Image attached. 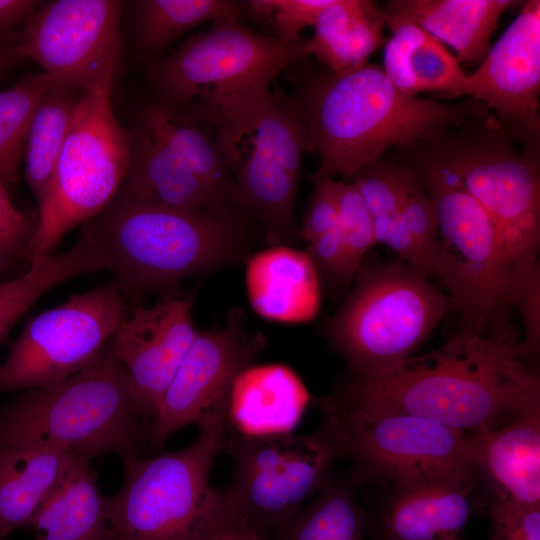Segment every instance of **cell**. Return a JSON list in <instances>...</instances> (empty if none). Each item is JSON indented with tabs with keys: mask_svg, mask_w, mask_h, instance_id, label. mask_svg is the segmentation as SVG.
Returning <instances> with one entry per match:
<instances>
[{
	"mask_svg": "<svg viewBox=\"0 0 540 540\" xmlns=\"http://www.w3.org/2000/svg\"><path fill=\"white\" fill-rule=\"evenodd\" d=\"M283 74L302 112L306 150L319 157L312 182L337 176L351 181L391 148L419 145L489 113L472 98L449 103L408 96L368 61L333 72L306 59Z\"/></svg>",
	"mask_w": 540,
	"mask_h": 540,
	"instance_id": "obj_1",
	"label": "cell"
},
{
	"mask_svg": "<svg viewBox=\"0 0 540 540\" xmlns=\"http://www.w3.org/2000/svg\"><path fill=\"white\" fill-rule=\"evenodd\" d=\"M517 341L459 333L397 368L354 376L329 397L380 411L407 413L463 433H484L540 411V380Z\"/></svg>",
	"mask_w": 540,
	"mask_h": 540,
	"instance_id": "obj_2",
	"label": "cell"
},
{
	"mask_svg": "<svg viewBox=\"0 0 540 540\" xmlns=\"http://www.w3.org/2000/svg\"><path fill=\"white\" fill-rule=\"evenodd\" d=\"M436 214L433 270L461 320L459 333L516 341L509 318L516 287L538 260L520 258L456 176L420 146L400 149Z\"/></svg>",
	"mask_w": 540,
	"mask_h": 540,
	"instance_id": "obj_3",
	"label": "cell"
},
{
	"mask_svg": "<svg viewBox=\"0 0 540 540\" xmlns=\"http://www.w3.org/2000/svg\"><path fill=\"white\" fill-rule=\"evenodd\" d=\"M244 217L237 209L190 212L148 205L118 191L81 231L97 247L124 298L137 301L243 259Z\"/></svg>",
	"mask_w": 540,
	"mask_h": 540,
	"instance_id": "obj_4",
	"label": "cell"
},
{
	"mask_svg": "<svg viewBox=\"0 0 540 540\" xmlns=\"http://www.w3.org/2000/svg\"><path fill=\"white\" fill-rule=\"evenodd\" d=\"M151 426L132 402L110 340L81 371L0 406V445H49L90 460L114 455L124 466L141 458Z\"/></svg>",
	"mask_w": 540,
	"mask_h": 540,
	"instance_id": "obj_5",
	"label": "cell"
},
{
	"mask_svg": "<svg viewBox=\"0 0 540 540\" xmlns=\"http://www.w3.org/2000/svg\"><path fill=\"white\" fill-rule=\"evenodd\" d=\"M231 176L233 206L259 221L273 246L301 240L294 219L306 131L293 95L278 86L237 103L209 123Z\"/></svg>",
	"mask_w": 540,
	"mask_h": 540,
	"instance_id": "obj_6",
	"label": "cell"
},
{
	"mask_svg": "<svg viewBox=\"0 0 540 540\" xmlns=\"http://www.w3.org/2000/svg\"><path fill=\"white\" fill-rule=\"evenodd\" d=\"M225 410L204 415L187 447L126 465L121 489L105 496L114 540H202L220 500L209 485L226 449Z\"/></svg>",
	"mask_w": 540,
	"mask_h": 540,
	"instance_id": "obj_7",
	"label": "cell"
},
{
	"mask_svg": "<svg viewBox=\"0 0 540 540\" xmlns=\"http://www.w3.org/2000/svg\"><path fill=\"white\" fill-rule=\"evenodd\" d=\"M308 58L307 39L286 43L225 17L156 62L149 75L158 98L208 123Z\"/></svg>",
	"mask_w": 540,
	"mask_h": 540,
	"instance_id": "obj_8",
	"label": "cell"
},
{
	"mask_svg": "<svg viewBox=\"0 0 540 540\" xmlns=\"http://www.w3.org/2000/svg\"><path fill=\"white\" fill-rule=\"evenodd\" d=\"M353 280L327 332L354 376L400 366L452 310L450 298L408 263L361 265Z\"/></svg>",
	"mask_w": 540,
	"mask_h": 540,
	"instance_id": "obj_9",
	"label": "cell"
},
{
	"mask_svg": "<svg viewBox=\"0 0 540 540\" xmlns=\"http://www.w3.org/2000/svg\"><path fill=\"white\" fill-rule=\"evenodd\" d=\"M130 134L121 193L181 211L235 209L232 179L207 123L157 98L140 111Z\"/></svg>",
	"mask_w": 540,
	"mask_h": 540,
	"instance_id": "obj_10",
	"label": "cell"
},
{
	"mask_svg": "<svg viewBox=\"0 0 540 540\" xmlns=\"http://www.w3.org/2000/svg\"><path fill=\"white\" fill-rule=\"evenodd\" d=\"M322 426L333 438L340 458L361 486L381 488L412 481L458 477L479 479L469 433L423 417L373 410L324 397Z\"/></svg>",
	"mask_w": 540,
	"mask_h": 540,
	"instance_id": "obj_11",
	"label": "cell"
},
{
	"mask_svg": "<svg viewBox=\"0 0 540 540\" xmlns=\"http://www.w3.org/2000/svg\"><path fill=\"white\" fill-rule=\"evenodd\" d=\"M112 80L83 91L46 195L39 207L28 262L51 254L63 236L100 214L125 177L131 134L112 108Z\"/></svg>",
	"mask_w": 540,
	"mask_h": 540,
	"instance_id": "obj_12",
	"label": "cell"
},
{
	"mask_svg": "<svg viewBox=\"0 0 540 540\" xmlns=\"http://www.w3.org/2000/svg\"><path fill=\"white\" fill-rule=\"evenodd\" d=\"M447 167L485 209L511 249L537 259L539 150L519 143L487 113L419 144Z\"/></svg>",
	"mask_w": 540,
	"mask_h": 540,
	"instance_id": "obj_13",
	"label": "cell"
},
{
	"mask_svg": "<svg viewBox=\"0 0 540 540\" xmlns=\"http://www.w3.org/2000/svg\"><path fill=\"white\" fill-rule=\"evenodd\" d=\"M225 451L235 467L232 483L221 490L223 498L261 535L294 518L326 485L340 458L322 425L308 435L249 437L228 432Z\"/></svg>",
	"mask_w": 540,
	"mask_h": 540,
	"instance_id": "obj_14",
	"label": "cell"
},
{
	"mask_svg": "<svg viewBox=\"0 0 540 540\" xmlns=\"http://www.w3.org/2000/svg\"><path fill=\"white\" fill-rule=\"evenodd\" d=\"M124 313L125 298L112 279L33 317L0 364V395L49 386L81 371Z\"/></svg>",
	"mask_w": 540,
	"mask_h": 540,
	"instance_id": "obj_15",
	"label": "cell"
},
{
	"mask_svg": "<svg viewBox=\"0 0 540 540\" xmlns=\"http://www.w3.org/2000/svg\"><path fill=\"white\" fill-rule=\"evenodd\" d=\"M122 7L115 0L50 1L19 30L12 48L40 64L53 82L89 90L115 75Z\"/></svg>",
	"mask_w": 540,
	"mask_h": 540,
	"instance_id": "obj_16",
	"label": "cell"
},
{
	"mask_svg": "<svg viewBox=\"0 0 540 540\" xmlns=\"http://www.w3.org/2000/svg\"><path fill=\"white\" fill-rule=\"evenodd\" d=\"M265 344L263 334L248 329L239 309L230 312L223 327L197 331L160 398L150 445L161 448L172 434L204 415L226 411L235 379L254 365Z\"/></svg>",
	"mask_w": 540,
	"mask_h": 540,
	"instance_id": "obj_17",
	"label": "cell"
},
{
	"mask_svg": "<svg viewBox=\"0 0 540 540\" xmlns=\"http://www.w3.org/2000/svg\"><path fill=\"white\" fill-rule=\"evenodd\" d=\"M540 1L528 0L478 69L462 96L480 101L499 126L527 148L540 140Z\"/></svg>",
	"mask_w": 540,
	"mask_h": 540,
	"instance_id": "obj_18",
	"label": "cell"
},
{
	"mask_svg": "<svg viewBox=\"0 0 540 540\" xmlns=\"http://www.w3.org/2000/svg\"><path fill=\"white\" fill-rule=\"evenodd\" d=\"M197 334L191 300L168 297L124 313L112 338L138 413L154 420L162 394Z\"/></svg>",
	"mask_w": 540,
	"mask_h": 540,
	"instance_id": "obj_19",
	"label": "cell"
},
{
	"mask_svg": "<svg viewBox=\"0 0 540 540\" xmlns=\"http://www.w3.org/2000/svg\"><path fill=\"white\" fill-rule=\"evenodd\" d=\"M478 479L430 478L384 488L367 512L366 540H448L460 537L478 507Z\"/></svg>",
	"mask_w": 540,
	"mask_h": 540,
	"instance_id": "obj_20",
	"label": "cell"
},
{
	"mask_svg": "<svg viewBox=\"0 0 540 540\" xmlns=\"http://www.w3.org/2000/svg\"><path fill=\"white\" fill-rule=\"evenodd\" d=\"M310 400L288 366L252 365L232 385L225 413L228 432L249 437L293 433Z\"/></svg>",
	"mask_w": 540,
	"mask_h": 540,
	"instance_id": "obj_21",
	"label": "cell"
},
{
	"mask_svg": "<svg viewBox=\"0 0 540 540\" xmlns=\"http://www.w3.org/2000/svg\"><path fill=\"white\" fill-rule=\"evenodd\" d=\"M469 439L479 474L492 487L491 500L540 506V411L469 433Z\"/></svg>",
	"mask_w": 540,
	"mask_h": 540,
	"instance_id": "obj_22",
	"label": "cell"
},
{
	"mask_svg": "<svg viewBox=\"0 0 540 540\" xmlns=\"http://www.w3.org/2000/svg\"><path fill=\"white\" fill-rule=\"evenodd\" d=\"M245 284L252 309L263 318L301 323L319 311V275L308 255L290 246H272L252 255Z\"/></svg>",
	"mask_w": 540,
	"mask_h": 540,
	"instance_id": "obj_23",
	"label": "cell"
},
{
	"mask_svg": "<svg viewBox=\"0 0 540 540\" xmlns=\"http://www.w3.org/2000/svg\"><path fill=\"white\" fill-rule=\"evenodd\" d=\"M519 4L512 0H392L383 9L388 28L416 24L450 45L459 62L481 63L501 15Z\"/></svg>",
	"mask_w": 540,
	"mask_h": 540,
	"instance_id": "obj_24",
	"label": "cell"
},
{
	"mask_svg": "<svg viewBox=\"0 0 540 540\" xmlns=\"http://www.w3.org/2000/svg\"><path fill=\"white\" fill-rule=\"evenodd\" d=\"M72 453L41 444L0 445V540L30 526Z\"/></svg>",
	"mask_w": 540,
	"mask_h": 540,
	"instance_id": "obj_25",
	"label": "cell"
},
{
	"mask_svg": "<svg viewBox=\"0 0 540 540\" xmlns=\"http://www.w3.org/2000/svg\"><path fill=\"white\" fill-rule=\"evenodd\" d=\"M90 459L72 454L30 526L34 540H114Z\"/></svg>",
	"mask_w": 540,
	"mask_h": 540,
	"instance_id": "obj_26",
	"label": "cell"
},
{
	"mask_svg": "<svg viewBox=\"0 0 540 540\" xmlns=\"http://www.w3.org/2000/svg\"><path fill=\"white\" fill-rule=\"evenodd\" d=\"M389 29L383 70L397 89L408 96L438 92L449 100L462 97L467 74L439 39L410 22Z\"/></svg>",
	"mask_w": 540,
	"mask_h": 540,
	"instance_id": "obj_27",
	"label": "cell"
},
{
	"mask_svg": "<svg viewBox=\"0 0 540 540\" xmlns=\"http://www.w3.org/2000/svg\"><path fill=\"white\" fill-rule=\"evenodd\" d=\"M385 14L371 0H333L307 38L309 58L339 72L367 62L382 42Z\"/></svg>",
	"mask_w": 540,
	"mask_h": 540,
	"instance_id": "obj_28",
	"label": "cell"
},
{
	"mask_svg": "<svg viewBox=\"0 0 540 540\" xmlns=\"http://www.w3.org/2000/svg\"><path fill=\"white\" fill-rule=\"evenodd\" d=\"M103 269L97 247L83 232L62 253L30 261L24 274L0 283V343L18 319L49 290L79 275Z\"/></svg>",
	"mask_w": 540,
	"mask_h": 540,
	"instance_id": "obj_29",
	"label": "cell"
},
{
	"mask_svg": "<svg viewBox=\"0 0 540 540\" xmlns=\"http://www.w3.org/2000/svg\"><path fill=\"white\" fill-rule=\"evenodd\" d=\"M359 487L350 473H333L312 501L274 532V540H366L367 512L356 499Z\"/></svg>",
	"mask_w": 540,
	"mask_h": 540,
	"instance_id": "obj_30",
	"label": "cell"
},
{
	"mask_svg": "<svg viewBox=\"0 0 540 540\" xmlns=\"http://www.w3.org/2000/svg\"><path fill=\"white\" fill-rule=\"evenodd\" d=\"M83 91L51 82L33 115L24 147V176L42 203Z\"/></svg>",
	"mask_w": 540,
	"mask_h": 540,
	"instance_id": "obj_31",
	"label": "cell"
},
{
	"mask_svg": "<svg viewBox=\"0 0 540 540\" xmlns=\"http://www.w3.org/2000/svg\"><path fill=\"white\" fill-rule=\"evenodd\" d=\"M137 39L154 55L205 22L240 17L242 3L231 0H142L135 2Z\"/></svg>",
	"mask_w": 540,
	"mask_h": 540,
	"instance_id": "obj_32",
	"label": "cell"
},
{
	"mask_svg": "<svg viewBox=\"0 0 540 540\" xmlns=\"http://www.w3.org/2000/svg\"><path fill=\"white\" fill-rule=\"evenodd\" d=\"M373 226L377 243L389 246L406 263L433 276L438 225L434 207L418 179L400 213Z\"/></svg>",
	"mask_w": 540,
	"mask_h": 540,
	"instance_id": "obj_33",
	"label": "cell"
},
{
	"mask_svg": "<svg viewBox=\"0 0 540 540\" xmlns=\"http://www.w3.org/2000/svg\"><path fill=\"white\" fill-rule=\"evenodd\" d=\"M51 82L46 73L28 74L13 86L0 90V179L6 187L20 180L28 130Z\"/></svg>",
	"mask_w": 540,
	"mask_h": 540,
	"instance_id": "obj_34",
	"label": "cell"
},
{
	"mask_svg": "<svg viewBox=\"0 0 540 540\" xmlns=\"http://www.w3.org/2000/svg\"><path fill=\"white\" fill-rule=\"evenodd\" d=\"M351 182L362 195L375 223L400 213L417 177L403 161L383 155L361 167Z\"/></svg>",
	"mask_w": 540,
	"mask_h": 540,
	"instance_id": "obj_35",
	"label": "cell"
},
{
	"mask_svg": "<svg viewBox=\"0 0 540 540\" xmlns=\"http://www.w3.org/2000/svg\"><path fill=\"white\" fill-rule=\"evenodd\" d=\"M333 0H250L242 10L253 19L270 26L273 37L286 43L302 38L300 32L314 26L321 12Z\"/></svg>",
	"mask_w": 540,
	"mask_h": 540,
	"instance_id": "obj_36",
	"label": "cell"
},
{
	"mask_svg": "<svg viewBox=\"0 0 540 540\" xmlns=\"http://www.w3.org/2000/svg\"><path fill=\"white\" fill-rule=\"evenodd\" d=\"M338 202V229L341 234L350 265L355 273L363 264L368 250L375 245L371 213L351 181H336Z\"/></svg>",
	"mask_w": 540,
	"mask_h": 540,
	"instance_id": "obj_37",
	"label": "cell"
},
{
	"mask_svg": "<svg viewBox=\"0 0 540 540\" xmlns=\"http://www.w3.org/2000/svg\"><path fill=\"white\" fill-rule=\"evenodd\" d=\"M486 512L489 540H540V506L490 500Z\"/></svg>",
	"mask_w": 540,
	"mask_h": 540,
	"instance_id": "obj_38",
	"label": "cell"
},
{
	"mask_svg": "<svg viewBox=\"0 0 540 540\" xmlns=\"http://www.w3.org/2000/svg\"><path fill=\"white\" fill-rule=\"evenodd\" d=\"M313 183L314 190L300 228L301 239L306 244L338 229L336 180L322 179Z\"/></svg>",
	"mask_w": 540,
	"mask_h": 540,
	"instance_id": "obj_39",
	"label": "cell"
},
{
	"mask_svg": "<svg viewBox=\"0 0 540 540\" xmlns=\"http://www.w3.org/2000/svg\"><path fill=\"white\" fill-rule=\"evenodd\" d=\"M36 226L37 219H32L14 206L7 187L0 179V252L19 260L25 259Z\"/></svg>",
	"mask_w": 540,
	"mask_h": 540,
	"instance_id": "obj_40",
	"label": "cell"
},
{
	"mask_svg": "<svg viewBox=\"0 0 540 540\" xmlns=\"http://www.w3.org/2000/svg\"><path fill=\"white\" fill-rule=\"evenodd\" d=\"M219 490V504L202 540H266L242 520Z\"/></svg>",
	"mask_w": 540,
	"mask_h": 540,
	"instance_id": "obj_41",
	"label": "cell"
},
{
	"mask_svg": "<svg viewBox=\"0 0 540 540\" xmlns=\"http://www.w3.org/2000/svg\"><path fill=\"white\" fill-rule=\"evenodd\" d=\"M41 5L37 0H0V39L20 30Z\"/></svg>",
	"mask_w": 540,
	"mask_h": 540,
	"instance_id": "obj_42",
	"label": "cell"
},
{
	"mask_svg": "<svg viewBox=\"0 0 540 540\" xmlns=\"http://www.w3.org/2000/svg\"><path fill=\"white\" fill-rule=\"evenodd\" d=\"M19 60H21V58L14 52L12 47L0 50V71L12 66Z\"/></svg>",
	"mask_w": 540,
	"mask_h": 540,
	"instance_id": "obj_43",
	"label": "cell"
},
{
	"mask_svg": "<svg viewBox=\"0 0 540 540\" xmlns=\"http://www.w3.org/2000/svg\"><path fill=\"white\" fill-rule=\"evenodd\" d=\"M17 261H21L14 256L0 252V275L11 269Z\"/></svg>",
	"mask_w": 540,
	"mask_h": 540,
	"instance_id": "obj_44",
	"label": "cell"
},
{
	"mask_svg": "<svg viewBox=\"0 0 540 540\" xmlns=\"http://www.w3.org/2000/svg\"><path fill=\"white\" fill-rule=\"evenodd\" d=\"M448 540H462L461 537H456V538H452V539H448Z\"/></svg>",
	"mask_w": 540,
	"mask_h": 540,
	"instance_id": "obj_45",
	"label": "cell"
}]
</instances>
